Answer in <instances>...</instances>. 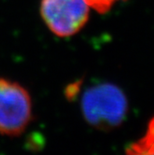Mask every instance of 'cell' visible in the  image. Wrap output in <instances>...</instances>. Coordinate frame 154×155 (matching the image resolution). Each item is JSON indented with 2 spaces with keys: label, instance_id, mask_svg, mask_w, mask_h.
<instances>
[{
  "label": "cell",
  "instance_id": "7a4b0ae2",
  "mask_svg": "<svg viewBox=\"0 0 154 155\" xmlns=\"http://www.w3.org/2000/svg\"><path fill=\"white\" fill-rule=\"evenodd\" d=\"M33 118L32 99L20 83L0 77V134L21 135Z\"/></svg>",
  "mask_w": 154,
  "mask_h": 155
},
{
  "label": "cell",
  "instance_id": "277c9868",
  "mask_svg": "<svg viewBox=\"0 0 154 155\" xmlns=\"http://www.w3.org/2000/svg\"><path fill=\"white\" fill-rule=\"evenodd\" d=\"M126 155H154V117L150 119L145 134L125 149Z\"/></svg>",
  "mask_w": 154,
  "mask_h": 155
},
{
  "label": "cell",
  "instance_id": "6da1fadb",
  "mask_svg": "<svg viewBox=\"0 0 154 155\" xmlns=\"http://www.w3.org/2000/svg\"><path fill=\"white\" fill-rule=\"evenodd\" d=\"M80 105L85 121L102 131L120 126L128 112L125 93L117 85L109 82L98 83L85 89Z\"/></svg>",
  "mask_w": 154,
  "mask_h": 155
},
{
  "label": "cell",
  "instance_id": "5b68a950",
  "mask_svg": "<svg viewBox=\"0 0 154 155\" xmlns=\"http://www.w3.org/2000/svg\"><path fill=\"white\" fill-rule=\"evenodd\" d=\"M118 1H125V0H86L90 8L94 9L99 14H104L112 8V6Z\"/></svg>",
  "mask_w": 154,
  "mask_h": 155
},
{
  "label": "cell",
  "instance_id": "3957f363",
  "mask_svg": "<svg viewBox=\"0 0 154 155\" xmlns=\"http://www.w3.org/2000/svg\"><path fill=\"white\" fill-rule=\"evenodd\" d=\"M40 15L57 37H70L79 32L90 15L86 0H41Z\"/></svg>",
  "mask_w": 154,
  "mask_h": 155
}]
</instances>
